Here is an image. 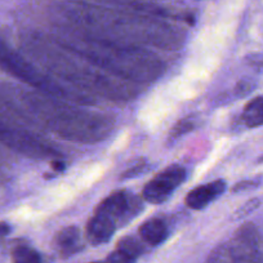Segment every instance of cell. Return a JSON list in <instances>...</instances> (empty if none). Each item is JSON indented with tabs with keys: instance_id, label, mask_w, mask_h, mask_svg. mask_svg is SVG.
I'll list each match as a JSON object with an SVG mask.
<instances>
[{
	"instance_id": "5",
	"label": "cell",
	"mask_w": 263,
	"mask_h": 263,
	"mask_svg": "<svg viewBox=\"0 0 263 263\" xmlns=\"http://www.w3.org/2000/svg\"><path fill=\"white\" fill-rule=\"evenodd\" d=\"M0 142L12 150L29 156L44 158V156L58 155L57 151L40 142L36 137L26 133L22 129L8 125L3 121H0Z\"/></svg>"
},
{
	"instance_id": "21",
	"label": "cell",
	"mask_w": 263,
	"mask_h": 263,
	"mask_svg": "<svg viewBox=\"0 0 263 263\" xmlns=\"http://www.w3.org/2000/svg\"><path fill=\"white\" fill-rule=\"evenodd\" d=\"M9 231H11V227H9L8 224H7V223H0V237L8 235Z\"/></svg>"
},
{
	"instance_id": "4",
	"label": "cell",
	"mask_w": 263,
	"mask_h": 263,
	"mask_svg": "<svg viewBox=\"0 0 263 263\" xmlns=\"http://www.w3.org/2000/svg\"><path fill=\"white\" fill-rule=\"evenodd\" d=\"M0 69L9 74L11 77L17 78L21 82L42 90V92L48 93L57 98H63V100H80V102L85 103V97H79L78 95L69 93L65 88L58 85L57 83L50 80L42 72L37 71L34 66L27 62L22 55L14 52L11 47L6 44L3 40L0 39Z\"/></svg>"
},
{
	"instance_id": "2",
	"label": "cell",
	"mask_w": 263,
	"mask_h": 263,
	"mask_svg": "<svg viewBox=\"0 0 263 263\" xmlns=\"http://www.w3.org/2000/svg\"><path fill=\"white\" fill-rule=\"evenodd\" d=\"M26 101L32 112L66 140L95 142L106 137L111 130L110 120L102 116L82 112L42 96L27 95Z\"/></svg>"
},
{
	"instance_id": "16",
	"label": "cell",
	"mask_w": 263,
	"mask_h": 263,
	"mask_svg": "<svg viewBox=\"0 0 263 263\" xmlns=\"http://www.w3.org/2000/svg\"><path fill=\"white\" fill-rule=\"evenodd\" d=\"M136 259H133L132 257H129L128 254H125L121 250L116 249L115 252L111 253L107 257V263H135Z\"/></svg>"
},
{
	"instance_id": "7",
	"label": "cell",
	"mask_w": 263,
	"mask_h": 263,
	"mask_svg": "<svg viewBox=\"0 0 263 263\" xmlns=\"http://www.w3.org/2000/svg\"><path fill=\"white\" fill-rule=\"evenodd\" d=\"M226 189V182L218 179V181L211 182L205 186H199L191 190L186 196V205L191 209H203L213 201L217 196L223 194Z\"/></svg>"
},
{
	"instance_id": "18",
	"label": "cell",
	"mask_w": 263,
	"mask_h": 263,
	"mask_svg": "<svg viewBox=\"0 0 263 263\" xmlns=\"http://www.w3.org/2000/svg\"><path fill=\"white\" fill-rule=\"evenodd\" d=\"M259 205V200L258 199H253V200H249L247 204H245L244 206H242L241 209H239V212H237V217H242V216H247V214H249L250 212L254 211L257 206Z\"/></svg>"
},
{
	"instance_id": "1",
	"label": "cell",
	"mask_w": 263,
	"mask_h": 263,
	"mask_svg": "<svg viewBox=\"0 0 263 263\" xmlns=\"http://www.w3.org/2000/svg\"><path fill=\"white\" fill-rule=\"evenodd\" d=\"M62 45L101 69L129 80L151 82L163 71V63L147 50L121 47L111 40L90 36L82 37L80 44L62 43Z\"/></svg>"
},
{
	"instance_id": "12",
	"label": "cell",
	"mask_w": 263,
	"mask_h": 263,
	"mask_svg": "<svg viewBox=\"0 0 263 263\" xmlns=\"http://www.w3.org/2000/svg\"><path fill=\"white\" fill-rule=\"evenodd\" d=\"M242 121L248 128L263 125V96L250 101L242 112Z\"/></svg>"
},
{
	"instance_id": "13",
	"label": "cell",
	"mask_w": 263,
	"mask_h": 263,
	"mask_svg": "<svg viewBox=\"0 0 263 263\" xmlns=\"http://www.w3.org/2000/svg\"><path fill=\"white\" fill-rule=\"evenodd\" d=\"M13 263H42V258L36 250L29 247H18L12 253Z\"/></svg>"
},
{
	"instance_id": "6",
	"label": "cell",
	"mask_w": 263,
	"mask_h": 263,
	"mask_svg": "<svg viewBox=\"0 0 263 263\" xmlns=\"http://www.w3.org/2000/svg\"><path fill=\"white\" fill-rule=\"evenodd\" d=\"M184 178L186 172L182 166H168L146 184L142 194L145 200L151 204L164 203L171 196L173 190H176L184 181Z\"/></svg>"
},
{
	"instance_id": "20",
	"label": "cell",
	"mask_w": 263,
	"mask_h": 263,
	"mask_svg": "<svg viewBox=\"0 0 263 263\" xmlns=\"http://www.w3.org/2000/svg\"><path fill=\"white\" fill-rule=\"evenodd\" d=\"M50 166H52V169L54 172H57V173H61V172L65 171V163L61 160H53L52 163H50Z\"/></svg>"
},
{
	"instance_id": "17",
	"label": "cell",
	"mask_w": 263,
	"mask_h": 263,
	"mask_svg": "<svg viewBox=\"0 0 263 263\" xmlns=\"http://www.w3.org/2000/svg\"><path fill=\"white\" fill-rule=\"evenodd\" d=\"M260 179H248V181H241L236 184V186L232 189L234 192H240V191H248V190H253L255 187L259 186Z\"/></svg>"
},
{
	"instance_id": "14",
	"label": "cell",
	"mask_w": 263,
	"mask_h": 263,
	"mask_svg": "<svg viewBox=\"0 0 263 263\" xmlns=\"http://www.w3.org/2000/svg\"><path fill=\"white\" fill-rule=\"evenodd\" d=\"M118 249L124 252L125 254H128L129 257H132L133 259H137V257H140L141 253H142V245L135 239V237H123V239L119 241Z\"/></svg>"
},
{
	"instance_id": "15",
	"label": "cell",
	"mask_w": 263,
	"mask_h": 263,
	"mask_svg": "<svg viewBox=\"0 0 263 263\" xmlns=\"http://www.w3.org/2000/svg\"><path fill=\"white\" fill-rule=\"evenodd\" d=\"M194 128V123L190 119H184V120H181L179 123H177V125L172 129L171 133V140H177L181 136L186 135L187 132H190Z\"/></svg>"
},
{
	"instance_id": "11",
	"label": "cell",
	"mask_w": 263,
	"mask_h": 263,
	"mask_svg": "<svg viewBox=\"0 0 263 263\" xmlns=\"http://www.w3.org/2000/svg\"><path fill=\"white\" fill-rule=\"evenodd\" d=\"M140 235L143 239V241L156 247V245L161 244L166 239V236H168V229H166L165 223L161 219L153 218L148 219L147 222H145L141 226Z\"/></svg>"
},
{
	"instance_id": "22",
	"label": "cell",
	"mask_w": 263,
	"mask_h": 263,
	"mask_svg": "<svg viewBox=\"0 0 263 263\" xmlns=\"http://www.w3.org/2000/svg\"><path fill=\"white\" fill-rule=\"evenodd\" d=\"M259 161H260V163H263V156H262V158L259 159Z\"/></svg>"
},
{
	"instance_id": "9",
	"label": "cell",
	"mask_w": 263,
	"mask_h": 263,
	"mask_svg": "<svg viewBox=\"0 0 263 263\" xmlns=\"http://www.w3.org/2000/svg\"><path fill=\"white\" fill-rule=\"evenodd\" d=\"M55 247L63 257H70L83 248L82 237L78 227L70 226L61 230L55 236Z\"/></svg>"
},
{
	"instance_id": "19",
	"label": "cell",
	"mask_w": 263,
	"mask_h": 263,
	"mask_svg": "<svg viewBox=\"0 0 263 263\" xmlns=\"http://www.w3.org/2000/svg\"><path fill=\"white\" fill-rule=\"evenodd\" d=\"M141 172H143V163L141 164V165L133 166L132 169L126 171L125 173H124L123 178H130V177H135V176H137V174H140Z\"/></svg>"
},
{
	"instance_id": "3",
	"label": "cell",
	"mask_w": 263,
	"mask_h": 263,
	"mask_svg": "<svg viewBox=\"0 0 263 263\" xmlns=\"http://www.w3.org/2000/svg\"><path fill=\"white\" fill-rule=\"evenodd\" d=\"M32 53L40 58L44 65H47L53 72L58 74L60 77L67 78L69 82L74 83L75 85L80 88H90L96 92L102 93L107 97H120V89L118 87H114L112 84L107 82V79L100 77L93 71H87L85 67H79L75 65L71 60L63 57L62 54H55L54 50L49 48V50L44 45L39 44L32 49Z\"/></svg>"
},
{
	"instance_id": "23",
	"label": "cell",
	"mask_w": 263,
	"mask_h": 263,
	"mask_svg": "<svg viewBox=\"0 0 263 263\" xmlns=\"http://www.w3.org/2000/svg\"><path fill=\"white\" fill-rule=\"evenodd\" d=\"M90 263H102V262H90Z\"/></svg>"
},
{
	"instance_id": "8",
	"label": "cell",
	"mask_w": 263,
	"mask_h": 263,
	"mask_svg": "<svg viewBox=\"0 0 263 263\" xmlns=\"http://www.w3.org/2000/svg\"><path fill=\"white\" fill-rule=\"evenodd\" d=\"M115 232V223L112 219L101 214H96L87 224V237L93 245L107 242Z\"/></svg>"
},
{
	"instance_id": "10",
	"label": "cell",
	"mask_w": 263,
	"mask_h": 263,
	"mask_svg": "<svg viewBox=\"0 0 263 263\" xmlns=\"http://www.w3.org/2000/svg\"><path fill=\"white\" fill-rule=\"evenodd\" d=\"M128 208V197L124 192L119 191L106 197L105 200L98 205L96 214H101V216H105L114 221L115 218H120L121 216H124Z\"/></svg>"
}]
</instances>
